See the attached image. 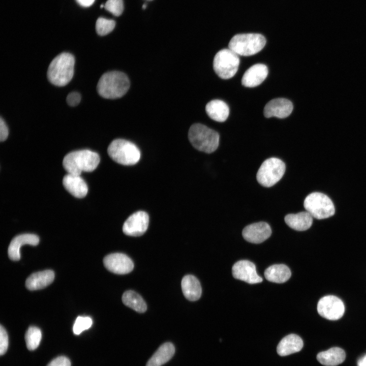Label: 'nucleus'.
<instances>
[{
	"instance_id": "1",
	"label": "nucleus",
	"mask_w": 366,
	"mask_h": 366,
	"mask_svg": "<svg viewBox=\"0 0 366 366\" xmlns=\"http://www.w3.org/2000/svg\"><path fill=\"white\" fill-rule=\"evenodd\" d=\"M130 81L127 76L119 71H110L103 74L99 80L97 89L103 98L115 99L121 97L127 92Z\"/></svg>"
},
{
	"instance_id": "2",
	"label": "nucleus",
	"mask_w": 366,
	"mask_h": 366,
	"mask_svg": "<svg viewBox=\"0 0 366 366\" xmlns=\"http://www.w3.org/2000/svg\"><path fill=\"white\" fill-rule=\"evenodd\" d=\"M75 58L68 52L62 53L50 63L47 70V78L52 84L57 86L66 85L74 75Z\"/></svg>"
},
{
	"instance_id": "3",
	"label": "nucleus",
	"mask_w": 366,
	"mask_h": 366,
	"mask_svg": "<svg viewBox=\"0 0 366 366\" xmlns=\"http://www.w3.org/2000/svg\"><path fill=\"white\" fill-rule=\"evenodd\" d=\"M100 161L98 154L90 150L83 149L67 154L64 158L63 165L68 173L80 175L82 171H94Z\"/></svg>"
},
{
	"instance_id": "4",
	"label": "nucleus",
	"mask_w": 366,
	"mask_h": 366,
	"mask_svg": "<svg viewBox=\"0 0 366 366\" xmlns=\"http://www.w3.org/2000/svg\"><path fill=\"white\" fill-rule=\"evenodd\" d=\"M188 138L196 149L205 153L215 151L219 144L218 133L201 124H194L190 127Z\"/></svg>"
},
{
	"instance_id": "5",
	"label": "nucleus",
	"mask_w": 366,
	"mask_h": 366,
	"mask_svg": "<svg viewBox=\"0 0 366 366\" xmlns=\"http://www.w3.org/2000/svg\"><path fill=\"white\" fill-rule=\"evenodd\" d=\"M266 42L265 38L261 34H240L232 38L228 47L238 55L251 56L260 51Z\"/></svg>"
},
{
	"instance_id": "6",
	"label": "nucleus",
	"mask_w": 366,
	"mask_h": 366,
	"mask_svg": "<svg viewBox=\"0 0 366 366\" xmlns=\"http://www.w3.org/2000/svg\"><path fill=\"white\" fill-rule=\"evenodd\" d=\"M107 152L116 163L123 165H133L140 158V151L133 143L123 139H117L109 144Z\"/></svg>"
},
{
	"instance_id": "7",
	"label": "nucleus",
	"mask_w": 366,
	"mask_h": 366,
	"mask_svg": "<svg viewBox=\"0 0 366 366\" xmlns=\"http://www.w3.org/2000/svg\"><path fill=\"white\" fill-rule=\"evenodd\" d=\"M303 205L307 211L318 220L329 218L335 212L331 200L327 195L320 192H313L308 195L304 199Z\"/></svg>"
},
{
	"instance_id": "8",
	"label": "nucleus",
	"mask_w": 366,
	"mask_h": 366,
	"mask_svg": "<svg viewBox=\"0 0 366 366\" xmlns=\"http://www.w3.org/2000/svg\"><path fill=\"white\" fill-rule=\"evenodd\" d=\"M240 60L238 55L228 49H223L215 55L213 68L216 73L221 78L227 79L233 77L237 72Z\"/></svg>"
},
{
	"instance_id": "9",
	"label": "nucleus",
	"mask_w": 366,
	"mask_h": 366,
	"mask_svg": "<svg viewBox=\"0 0 366 366\" xmlns=\"http://www.w3.org/2000/svg\"><path fill=\"white\" fill-rule=\"evenodd\" d=\"M285 163L277 158L265 160L257 173L258 182L265 187H270L278 182L285 172Z\"/></svg>"
},
{
	"instance_id": "10",
	"label": "nucleus",
	"mask_w": 366,
	"mask_h": 366,
	"mask_svg": "<svg viewBox=\"0 0 366 366\" xmlns=\"http://www.w3.org/2000/svg\"><path fill=\"white\" fill-rule=\"evenodd\" d=\"M345 308L343 301L331 295L322 297L317 303V311L322 317L330 320H337L342 317Z\"/></svg>"
},
{
	"instance_id": "11",
	"label": "nucleus",
	"mask_w": 366,
	"mask_h": 366,
	"mask_svg": "<svg viewBox=\"0 0 366 366\" xmlns=\"http://www.w3.org/2000/svg\"><path fill=\"white\" fill-rule=\"evenodd\" d=\"M149 224L148 215L144 211H138L131 215L125 222L123 232L131 236H139L147 229Z\"/></svg>"
},
{
	"instance_id": "12",
	"label": "nucleus",
	"mask_w": 366,
	"mask_h": 366,
	"mask_svg": "<svg viewBox=\"0 0 366 366\" xmlns=\"http://www.w3.org/2000/svg\"><path fill=\"white\" fill-rule=\"evenodd\" d=\"M103 263L109 271L118 274H125L132 271L134 263L126 254L115 253L109 254L103 259Z\"/></svg>"
},
{
	"instance_id": "13",
	"label": "nucleus",
	"mask_w": 366,
	"mask_h": 366,
	"mask_svg": "<svg viewBox=\"0 0 366 366\" xmlns=\"http://www.w3.org/2000/svg\"><path fill=\"white\" fill-rule=\"evenodd\" d=\"M232 272L234 278L249 284L262 282V278L257 273L255 265L249 260H241L236 262L232 266Z\"/></svg>"
},
{
	"instance_id": "14",
	"label": "nucleus",
	"mask_w": 366,
	"mask_h": 366,
	"mask_svg": "<svg viewBox=\"0 0 366 366\" xmlns=\"http://www.w3.org/2000/svg\"><path fill=\"white\" fill-rule=\"evenodd\" d=\"M271 230L268 224L259 222L245 227L242 232V236L247 241L254 243H260L269 238Z\"/></svg>"
},
{
	"instance_id": "15",
	"label": "nucleus",
	"mask_w": 366,
	"mask_h": 366,
	"mask_svg": "<svg viewBox=\"0 0 366 366\" xmlns=\"http://www.w3.org/2000/svg\"><path fill=\"white\" fill-rule=\"evenodd\" d=\"M293 106L292 102L285 98H276L270 100L264 108V115L267 118L274 116L283 118L292 112Z\"/></svg>"
},
{
	"instance_id": "16",
	"label": "nucleus",
	"mask_w": 366,
	"mask_h": 366,
	"mask_svg": "<svg viewBox=\"0 0 366 366\" xmlns=\"http://www.w3.org/2000/svg\"><path fill=\"white\" fill-rule=\"evenodd\" d=\"M268 75V68L264 64H257L249 68L244 73L242 84L248 87H254L260 85Z\"/></svg>"
},
{
	"instance_id": "17",
	"label": "nucleus",
	"mask_w": 366,
	"mask_h": 366,
	"mask_svg": "<svg viewBox=\"0 0 366 366\" xmlns=\"http://www.w3.org/2000/svg\"><path fill=\"white\" fill-rule=\"evenodd\" d=\"M39 242V237L34 234H22L14 237L8 250V254L12 260L17 261L20 258V248L24 245L36 246Z\"/></svg>"
},
{
	"instance_id": "18",
	"label": "nucleus",
	"mask_w": 366,
	"mask_h": 366,
	"mask_svg": "<svg viewBox=\"0 0 366 366\" xmlns=\"http://www.w3.org/2000/svg\"><path fill=\"white\" fill-rule=\"evenodd\" d=\"M63 184L65 189L76 198H83L87 193V186L80 175L68 173L63 178Z\"/></svg>"
},
{
	"instance_id": "19",
	"label": "nucleus",
	"mask_w": 366,
	"mask_h": 366,
	"mask_svg": "<svg viewBox=\"0 0 366 366\" xmlns=\"http://www.w3.org/2000/svg\"><path fill=\"white\" fill-rule=\"evenodd\" d=\"M54 273L51 270H45L30 274L25 281V286L29 290L44 288L54 280Z\"/></svg>"
},
{
	"instance_id": "20",
	"label": "nucleus",
	"mask_w": 366,
	"mask_h": 366,
	"mask_svg": "<svg viewBox=\"0 0 366 366\" xmlns=\"http://www.w3.org/2000/svg\"><path fill=\"white\" fill-rule=\"evenodd\" d=\"M313 217L308 211L287 215L285 218L286 224L291 228L297 231H305L312 225Z\"/></svg>"
},
{
	"instance_id": "21",
	"label": "nucleus",
	"mask_w": 366,
	"mask_h": 366,
	"mask_svg": "<svg viewBox=\"0 0 366 366\" xmlns=\"http://www.w3.org/2000/svg\"><path fill=\"white\" fill-rule=\"evenodd\" d=\"M181 289L185 297L190 301H196L201 295L202 289L199 280L193 275L185 276L182 279Z\"/></svg>"
},
{
	"instance_id": "22",
	"label": "nucleus",
	"mask_w": 366,
	"mask_h": 366,
	"mask_svg": "<svg viewBox=\"0 0 366 366\" xmlns=\"http://www.w3.org/2000/svg\"><path fill=\"white\" fill-rule=\"evenodd\" d=\"M301 338L295 334H290L282 339L277 346V352L282 356L297 352L303 347Z\"/></svg>"
},
{
	"instance_id": "23",
	"label": "nucleus",
	"mask_w": 366,
	"mask_h": 366,
	"mask_svg": "<svg viewBox=\"0 0 366 366\" xmlns=\"http://www.w3.org/2000/svg\"><path fill=\"white\" fill-rule=\"evenodd\" d=\"M205 110L210 118L218 122L225 121L229 113L228 106L220 100H213L209 102L206 105Z\"/></svg>"
},
{
	"instance_id": "24",
	"label": "nucleus",
	"mask_w": 366,
	"mask_h": 366,
	"mask_svg": "<svg viewBox=\"0 0 366 366\" xmlns=\"http://www.w3.org/2000/svg\"><path fill=\"white\" fill-rule=\"evenodd\" d=\"M175 348L170 342L162 344L147 362L146 366H161L168 362L174 355Z\"/></svg>"
},
{
	"instance_id": "25",
	"label": "nucleus",
	"mask_w": 366,
	"mask_h": 366,
	"mask_svg": "<svg viewBox=\"0 0 366 366\" xmlns=\"http://www.w3.org/2000/svg\"><path fill=\"white\" fill-rule=\"evenodd\" d=\"M346 357L345 351L339 347H333L319 353L317 359L323 365L336 366L342 363Z\"/></svg>"
},
{
	"instance_id": "26",
	"label": "nucleus",
	"mask_w": 366,
	"mask_h": 366,
	"mask_svg": "<svg viewBox=\"0 0 366 366\" xmlns=\"http://www.w3.org/2000/svg\"><path fill=\"white\" fill-rule=\"evenodd\" d=\"M291 272L289 267L283 264L270 266L264 271L266 279L270 282L283 283L290 278Z\"/></svg>"
},
{
	"instance_id": "27",
	"label": "nucleus",
	"mask_w": 366,
	"mask_h": 366,
	"mask_svg": "<svg viewBox=\"0 0 366 366\" xmlns=\"http://www.w3.org/2000/svg\"><path fill=\"white\" fill-rule=\"evenodd\" d=\"M124 304L139 313H144L147 309L146 304L142 297L133 290L125 291L122 296Z\"/></svg>"
},
{
	"instance_id": "28",
	"label": "nucleus",
	"mask_w": 366,
	"mask_h": 366,
	"mask_svg": "<svg viewBox=\"0 0 366 366\" xmlns=\"http://www.w3.org/2000/svg\"><path fill=\"white\" fill-rule=\"evenodd\" d=\"M42 338L41 330L36 326H30L27 330L25 340L26 347L29 350H34L39 345Z\"/></svg>"
},
{
	"instance_id": "29",
	"label": "nucleus",
	"mask_w": 366,
	"mask_h": 366,
	"mask_svg": "<svg viewBox=\"0 0 366 366\" xmlns=\"http://www.w3.org/2000/svg\"><path fill=\"white\" fill-rule=\"evenodd\" d=\"M115 25V22L114 20L100 17L96 21V32L100 36H105L112 32Z\"/></svg>"
},
{
	"instance_id": "30",
	"label": "nucleus",
	"mask_w": 366,
	"mask_h": 366,
	"mask_svg": "<svg viewBox=\"0 0 366 366\" xmlns=\"http://www.w3.org/2000/svg\"><path fill=\"white\" fill-rule=\"evenodd\" d=\"M92 323V319L89 317L78 316L73 325V332L74 334L78 335L83 330L89 328Z\"/></svg>"
},
{
	"instance_id": "31",
	"label": "nucleus",
	"mask_w": 366,
	"mask_h": 366,
	"mask_svg": "<svg viewBox=\"0 0 366 366\" xmlns=\"http://www.w3.org/2000/svg\"><path fill=\"white\" fill-rule=\"evenodd\" d=\"M104 7L106 10L113 15L118 16L121 14L124 10L123 0H107Z\"/></svg>"
},
{
	"instance_id": "32",
	"label": "nucleus",
	"mask_w": 366,
	"mask_h": 366,
	"mask_svg": "<svg viewBox=\"0 0 366 366\" xmlns=\"http://www.w3.org/2000/svg\"><path fill=\"white\" fill-rule=\"evenodd\" d=\"M8 336L6 329L0 326V354L4 355L7 351L8 347Z\"/></svg>"
},
{
	"instance_id": "33",
	"label": "nucleus",
	"mask_w": 366,
	"mask_h": 366,
	"mask_svg": "<svg viewBox=\"0 0 366 366\" xmlns=\"http://www.w3.org/2000/svg\"><path fill=\"white\" fill-rule=\"evenodd\" d=\"M81 101V95L79 93L73 92L69 93L66 98L68 104L71 106H76Z\"/></svg>"
},
{
	"instance_id": "34",
	"label": "nucleus",
	"mask_w": 366,
	"mask_h": 366,
	"mask_svg": "<svg viewBox=\"0 0 366 366\" xmlns=\"http://www.w3.org/2000/svg\"><path fill=\"white\" fill-rule=\"evenodd\" d=\"M47 366H71V362L67 357L62 356L53 359Z\"/></svg>"
},
{
	"instance_id": "35",
	"label": "nucleus",
	"mask_w": 366,
	"mask_h": 366,
	"mask_svg": "<svg viewBox=\"0 0 366 366\" xmlns=\"http://www.w3.org/2000/svg\"><path fill=\"white\" fill-rule=\"evenodd\" d=\"M8 128L5 121L2 117L0 118V140L4 141L6 140L8 136Z\"/></svg>"
},
{
	"instance_id": "36",
	"label": "nucleus",
	"mask_w": 366,
	"mask_h": 366,
	"mask_svg": "<svg viewBox=\"0 0 366 366\" xmlns=\"http://www.w3.org/2000/svg\"><path fill=\"white\" fill-rule=\"evenodd\" d=\"M76 2L81 6L88 7L93 5L95 0H76Z\"/></svg>"
},
{
	"instance_id": "37",
	"label": "nucleus",
	"mask_w": 366,
	"mask_h": 366,
	"mask_svg": "<svg viewBox=\"0 0 366 366\" xmlns=\"http://www.w3.org/2000/svg\"><path fill=\"white\" fill-rule=\"evenodd\" d=\"M357 365L358 366H366V355L358 360Z\"/></svg>"
},
{
	"instance_id": "38",
	"label": "nucleus",
	"mask_w": 366,
	"mask_h": 366,
	"mask_svg": "<svg viewBox=\"0 0 366 366\" xmlns=\"http://www.w3.org/2000/svg\"><path fill=\"white\" fill-rule=\"evenodd\" d=\"M146 7V5L145 4H144L142 6L143 9H145Z\"/></svg>"
},
{
	"instance_id": "39",
	"label": "nucleus",
	"mask_w": 366,
	"mask_h": 366,
	"mask_svg": "<svg viewBox=\"0 0 366 366\" xmlns=\"http://www.w3.org/2000/svg\"><path fill=\"white\" fill-rule=\"evenodd\" d=\"M148 1H151V0H148Z\"/></svg>"
}]
</instances>
